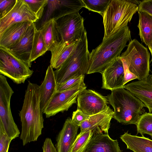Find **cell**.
I'll list each match as a JSON object with an SVG mask.
<instances>
[{"label": "cell", "instance_id": "cell-1", "mask_svg": "<svg viewBox=\"0 0 152 152\" xmlns=\"http://www.w3.org/2000/svg\"><path fill=\"white\" fill-rule=\"evenodd\" d=\"M43 113L40 106L39 86L28 81L19 113L22 126L20 138L23 146L37 141L41 135L44 128Z\"/></svg>", "mask_w": 152, "mask_h": 152}, {"label": "cell", "instance_id": "cell-2", "mask_svg": "<svg viewBox=\"0 0 152 152\" xmlns=\"http://www.w3.org/2000/svg\"><path fill=\"white\" fill-rule=\"evenodd\" d=\"M128 26L108 37L93 49L89 55V64L87 74L102 73L114 60L120 56L124 48L131 39Z\"/></svg>", "mask_w": 152, "mask_h": 152}, {"label": "cell", "instance_id": "cell-3", "mask_svg": "<svg viewBox=\"0 0 152 152\" xmlns=\"http://www.w3.org/2000/svg\"><path fill=\"white\" fill-rule=\"evenodd\" d=\"M106 97L114 109L113 118L124 125L136 124L145 113L144 104L123 88L111 91Z\"/></svg>", "mask_w": 152, "mask_h": 152}, {"label": "cell", "instance_id": "cell-4", "mask_svg": "<svg viewBox=\"0 0 152 152\" xmlns=\"http://www.w3.org/2000/svg\"><path fill=\"white\" fill-rule=\"evenodd\" d=\"M89 52L86 30L69 58L54 71L57 84L62 83L73 77L87 74L89 67Z\"/></svg>", "mask_w": 152, "mask_h": 152}, {"label": "cell", "instance_id": "cell-5", "mask_svg": "<svg viewBox=\"0 0 152 152\" xmlns=\"http://www.w3.org/2000/svg\"><path fill=\"white\" fill-rule=\"evenodd\" d=\"M138 11V6L130 1L111 0L103 15L104 35L103 39L126 26Z\"/></svg>", "mask_w": 152, "mask_h": 152}, {"label": "cell", "instance_id": "cell-6", "mask_svg": "<svg viewBox=\"0 0 152 152\" xmlns=\"http://www.w3.org/2000/svg\"><path fill=\"white\" fill-rule=\"evenodd\" d=\"M120 57L138 80H144L149 75L150 53L147 48L136 39L129 42L126 50Z\"/></svg>", "mask_w": 152, "mask_h": 152}, {"label": "cell", "instance_id": "cell-7", "mask_svg": "<svg viewBox=\"0 0 152 152\" xmlns=\"http://www.w3.org/2000/svg\"><path fill=\"white\" fill-rule=\"evenodd\" d=\"M9 49L0 47V73L17 84L24 83L34 71Z\"/></svg>", "mask_w": 152, "mask_h": 152}, {"label": "cell", "instance_id": "cell-8", "mask_svg": "<svg viewBox=\"0 0 152 152\" xmlns=\"http://www.w3.org/2000/svg\"><path fill=\"white\" fill-rule=\"evenodd\" d=\"M14 93L7 78L0 74V126L12 140L18 137L20 134L14 120L10 109V100Z\"/></svg>", "mask_w": 152, "mask_h": 152}, {"label": "cell", "instance_id": "cell-9", "mask_svg": "<svg viewBox=\"0 0 152 152\" xmlns=\"http://www.w3.org/2000/svg\"><path fill=\"white\" fill-rule=\"evenodd\" d=\"M55 20L60 41L68 44L78 41L86 30L84 19L79 12L64 15Z\"/></svg>", "mask_w": 152, "mask_h": 152}, {"label": "cell", "instance_id": "cell-10", "mask_svg": "<svg viewBox=\"0 0 152 152\" xmlns=\"http://www.w3.org/2000/svg\"><path fill=\"white\" fill-rule=\"evenodd\" d=\"M84 82L66 91L56 92L53 96L43 113L47 118L55 115L60 112L68 110L77 102L79 94L86 89Z\"/></svg>", "mask_w": 152, "mask_h": 152}, {"label": "cell", "instance_id": "cell-11", "mask_svg": "<svg viewBox=\"0 0 152 152\" xmlns=\"http://www.w3.org/2000/svg\"><path fill=\"white\" fill-rule=\"evenodd\" d=\"M45 12L42 18L41 26L52 18L56 20L64 15L79 12L84 7L82 0H48Z\"/></svg>", "mask_w": 152, "mask_h": 152}, {"label": "cell", "instance_id": "cell-12", "mask_svg": "<svg viewBox=\"0 0 152 152\" xmlns=\"http://www.w3.org/2000/svg\"><path fill=\"white\" fill-rule=\"evenodd\" d=\"M77 101V109L89 115L100 113L109 106L106 97L91 89H85L81 92Z\"/></svg>", "mask_w": 152, "mask_h": 152}, {"label": "cell", "instance_id": "cell-13", "mask_svg": "<svg viewBox=\"0 0 152 152\" xmlns=\"http://www.w3.org/2000/svg\"><path fill=\"white\" fill-rule=\"evenodd\" d=\"M38 20L24 0H17L12 10L0 18V34L14 24L24 22L35 23Z\"/></svg>", "mask_w": 152, "mask_h": 152}, {"label": "cell", "instance_id": "cell-14", "mask_svg": "<svg viewBox=\"0 0 152 152\" xmlns=\"http://www.w3.org/2000/svg\"><path fill=\"white\" fill-rule=\"evenodd\" d=\"M101 74L102 81V88L111 91L122 88L124 86V69L120 57L115 59Z\"/></svg>", "mask_w": 152, "mask_h": 152}, {"label": "cell", "instance_id": "cell-15", "mask_svg": "<svg viewBox=\"0 0 152 152\" xmlns=\"http://www.w3.org/2000/svg\"><path fill=\"white\" fill-rule=\"evenodd\" d=\"M93 136L84 152H122L117 140L108 133H103L99 127L93 131Z\"/></svg>", "mask_w": 152, "mask_h": 152}, {"label": "cell", "instance_id": "cell-16", "mask_svg": "<svg viewBox=\"0 0 152 152\" xmlns=\"http://www.w3.org/2000/svg\"><path fill=\"white\" fill-rule=\"evenodd\" d=\"M122 88L129 91L141 101L152 113V76L149 75L142 80L132 82Z\"/></svg>", "mask_w": 152, "mask_h": 152}, {"label": "cell", "instance_id": "cell-17", "mask_svg": "<svg viewBox=\"0 0 152 152\" xmlns=\"http://www.w3.org/2000/svg\"><path fill=\"white\" fill-rule=\"evenodd\" d=\"M37 28L34 23H32L18 42L10 49L15 55L30 67L31 66L30 57L34 34Z\"/></svg>", "mask_w": 152, "mask_h": 152}, {"label": "cell", "instance_id": "cell-18", "mask_svg": "<svg viewBox=\"0 0 152 152\" xmlns=\"http://www.w3.org/2000/svg\"><path fill=\"white\" fill-rule=\"evenodd\" d=\"M114 114V111L108 106L106 109L100 113L89 115L80 126V131L79 134L88 130L93 132L98 127H99L104 133H108L110 121L113 118Z\"/></svg>", "mask_w": 152, "mask_h": 152}, {"label": "cell", "instance_id": "cell-19", "mask_svg": "<svg viewBox=\"0 0 152 152\" xmlns=\"http://www.w3.org/2000/svg\"><path fill=\"white\" fill-rule=\"evenodd\" d=\"M79 127L72 123L71 118L68 117L66 119L56 137L55 147L57 152H70Z\"/></svg>", "mask_w": 152, "mask_h": 152}, {"label": "cell", "instance_id": "cell-20", "mask_svg": "<svg viewBox=\"0 0 152 152\" xmlns=\"http://www.w3.org/2000/svg\"><path fill=\"white\" fill-rule=\"evenodd\" d=\"M57 85L54 71L50 65L46 70L44 80L39 86L40 106L43 113L56 92Z\"/></svg>", "mask_w": 152, "mask_h": 152}, {"label": "cell", "instance_id": "cell-21", "mask_svg": "<svg viewBox=\"0 0 152 152\" xmlns=\"http://www.w3.org/2000/svg\"><path fill=\"white\" fill-rule=\"evenodd\" d=\"M32 23L21 22L13 24L0 34V47L8 49L15 45Z\"/></svg>", "mask_w": 152, "mask_h": 152}, {"label": "cell", "instance_id": "cell-22", "mask_svg": "<svg viewBox=\"0 0 152 152\" xmlns=\"http://www.w3.org/2000/svg\"><path fill=\"white\" fill-rule=\"evenodd\" d=\"M77 42L68 44L59 41L53 45L49 50L51 54L50 65L53 69H58L69 58Z\"/></svg>", "mask_w": 152, "mask_h": 152}, {"label": "cell", "instance_id": "cell-23", "mask_svg": "<svg viewBox=\"0 0 152 152\" xmlns=\"http://www.w3.org/2000/svg\"><path fill=\"white\" fill-rule=\"evenodd\" d=\"M127 149L133 152H152V140L143 135L140 137L125 132L120 137Z\"/></svg>", "mask_w": 152, "mask_h": 152}, {"label": "cell", "instance_id": "cell-24", "mask_svg": "<svg viewBox=\"0 0 152 152\" xmlns=\"http://www.w3.org/2000/svg\"><path fill=\"white\" fill-rule=\"evenodd\" d=\"M138 12L139 35L141 41L148 46L152 42V15L145 12Z\"/></svg>", "mask_w": 152, "mask_h": 152}, {"label": "cell", "instance_id": "cell-25", "mask_svg": "<svg viewBox=\"0 0 152 152\" xmlns=\"http://www.w3.org/2000/svg\"><path fill=\"white\" fill-rule=\"evenodd\" d=\"M39 29L43 35L48 51L50 50L54 44L60 41L54 19L47 21Z\"/></svg>", "mask_w": 152, "mask_h": 152}, {"label": "cell", "instance_id": "cell-26", "mask_svg": "<svg viewBox=\"0 0 152 152\" xmlns=\"http://www.w3.org/2000/svg\"><path fill=\"white\" fill-rule=\"evenodd\" d=\"M48 51L43 35L39 29H36L34 34L30 57L32 62L44 55Z\"/></svg>", "mask_w": 152, "mask_h": 152}, {"label": "cell", "instance_id": "cell-27", "mask_svg": "<svg viewBox=\"0 0 152 152\" xmlns=\"http://www.w3.org/2000/svg\"><path fill=\"white\" fill-rule=\"evenodd\" d=\"M136 125L137 134H148L152 138V113L145 112L142 115Z\"/></svg>", "mask_w": 152, "mask_h": 152}, {"label": "cell", "instance_id": "cell-28", "mask_svg": "<svg viewBox=\"0 0 152 152\" xmlns=\"http://www.w3.org/2000/svg\"><path fill=\"white\" fill-rule=\"evenodd\" d=\"M93 134V132L91 130L78 134L70 152H84Z\"/></svg>", "mask_w": 152, "mask_h": 152}, {"label": "cell", "instance_id": "cell-29", "mask_svg": "<svg viewBox=\"0 0 152 152\" xmlns=\"http://www.w3.org/2000/svg\"><path fill=\"white\" fill-rule=\"evenodd\" d=\"M84 7L97 13L102 17L111 0H82Z\"/></svg>", "mask_w": 152, "mask_h": 152}, {"label": "cell", "instance_id": "cell-30", "mask_svg": "<svg viewBox=\"0 0 152 152\" xmlns=\"http://www.w3.org/2000/svg\"><path fill=\"white\" fill-rule=\"evenodd\" d=\"M38 19L42 18L48 0H24Z\"/></svg>", "mask_w": 152, "mask_h": 152}, {"label": "cell", "instance_id": "cell-31", "mask_svg": "<svg viewBox=\"0 0 152 152\" xmlns=\"http://www.w3.org/2000/svg\"><path fill=\"white\" fill-rule=\"evenodd\" d=\"M85 75L76 76L71 77L64 82L57 85L56 92H60L69 89L77 85L84 82Z\"/></svg>", "mask_w": 152, "mask_h": 152}, {"label": "cell", "instance_id": "cell-32", "mask_svg": "<svg viewBox=\"0 0 152 152\" xmlns=\"http://www.w3.org/2000/svg\"><path fill=\"white\" fill-rule=\"evenodd\" d=\"M12 140L0 126V152H8L10 144Z\"/></svg>", "mask_w": 152, "mask_h": 152}, {"label": "cell", "instance_id": "cell-33", "mask_svg": "<svg viewBox=\"0 0 152 152\" xmlns=\"http://www.w3.org/2000/svg\"><path fill=\"white\" fill-rule=\"evenodd\" d=\"M17 0H0V18L7 15L15 5Z\"/></svg>", "mask_w": 152, "mask_h": 152}, {"label": "cell", "instance_id": "cell-34", "mask_svg": "<svg viewBox=\"0 0 152 152\" xmlns=\"http://www.w3.org/2000/svg\"><path fill=\"white\" fill-rule=\"evenodd\" d=\"M89 116V115L77 109L73 113L72 118V121L74 124L80 126L81 124L87 119Z\"/></svg>", "mask_w": 152, "mask_h": 152}, {"label": "cell", "instance_id": "cell-35", "mask_svg": "<svg viewBox=\"0 0 152 152\" xmlns=\"http://www.w3.org/2000/svg\"><path fill=\"white\" fill-rule=\"evenodd\" d=\"M138 11L145 12L152 15V0L140 1Z\"/></svg>", "mask_w": 152, "mask_h": 152}, {"label": "cell", "instance_id": "cell-36", "mask_svg": "<svg viewBox=\"0 0 152 152\" xmlns=\"http://www.w3.org/2000/svg\"><path fill=\"white\" fill-rule=\"evenodd\" d=\"M43 152H57L50 138H46L42 146Z\"/></svg>", "mask_w": 152, "mask_h": 152}, {"label": "cell", "instance_id": "cell-37", "mask_svg": "<svg viewBox=\"0 0 152 152\" xmlns=\"http://www.w3.org/2000/svg\"><path fill=\"white\" fill-rule=\"evenodd\" d=\"M124 73V85L129 82L134 80L137 79V77L134 74L131 72L129 70L126 64L124 62H123Z\"/></svg>", "mask_w": 152, "mask_h": 152}, {"label": "cell", "instance_id": "cell-38", "mask_svg": "<svg viewBox=\"0 0 152 152\" xmlns=\"http://www.w3.org/2000/svg\"><path fill=\"white\" fill-rule=\"evenodd\" d=\"M148 47L150 51L151 55V61H152V42L150 44L148 45Z\"/></svg>", "mask_w": 152, "mask_h": 152}, {"label": "cell", "instance_id": "cell-39", "mask_svg": "<svg viewBox=\"0 0 152 152\" xmlns=\"http://www.w3.org/2000/svg\"></svg>", "mask_w": 152, "mask_h": 152}]
</instances>
